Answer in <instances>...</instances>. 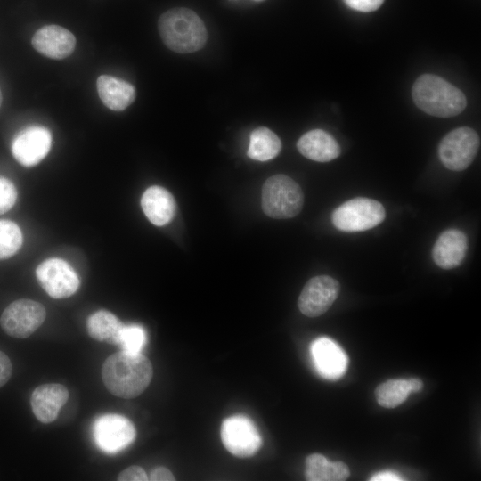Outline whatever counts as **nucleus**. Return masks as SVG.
Returning a JSON list of instances; mask_svg holds the SVG:
<instances>
[{
    "label": "nucleus",
    "mask_w": 481,
    "mask_h": 481,
    "mask_svg": "<svg viewBox=\"0 0 481 481\" xmlns=\"http://www.w3.org/2000/svg\"><path fill=\"white\" fill-rule=\"evenodd\" d=\"M152 375V365L146 356L123 350L107 357L102 368V381L108 391L124 399L140 395L148 387Z\"/></svg>",
    "instance_id": "obj_1"
},
{
    "label": "nucleus",
    "mask_w": 481,
    "mask_h": 481,
    "mask_svg": "<svg viewBox=\"0 0 481 481\" xmlns=\"http://www.w3.org/2000/svg\"><path fill=\"white\" fill-rule=\"evenodd\" d=\"M159 36L165 45L179 53L201 49L208 38L202 20L191 9L177 7L162 13L158 20Z\"/></svg>",
    "instance_id": "obj_2"
},
{
    "label": "nucleus",
    "mask_w": 481,
    "mask_h": 481,
    "mask_svg": "<svg viewBox=\"0 0 481 481\" xmlns=\"http://www.w3.org/2000/svg\"><path fill=\"white\" fill-rule=\"evenodd\" d=\"M412 94L420 110L439 118L459 115L467 104L459 88L433 74L420 76L412 86Z\"/></svg>",
    "instance_id": "obj_3"
},
{
    "label": "nucleus",
    "mask_w": 481,
    "mask_h": 481,
    "mask_svg": "<svg viewBox=\"0 0 481 481\" xmlns=\"http://www.w3.org/2000/svg\"><path fill=\"white\" fill-rule=\"evenodd\" d=\"M304 204V194L297 182L285 175H275L262 187V208L275 219H287L299 214Z\"/></svg>",
    "instance_id": "obj_4"
},
{
    "label": "nucleus",
    "mask_w": 481,
    "mask_h": 481,
    "mask_svg": "<svg viewBox=\"0 0 481 481\" xmlns=\"http://www.w3.org/2000/svg\"><path fill=\"white\" fill-rule=\"evenodd\" d=\"M386 212L383 205L369 198L351 199L331 215L333 225L343 232H362L371 229L383 222Z\"/></svg>",
    "instance_id": "obj_5"
},
{
    "label": "nucleus",
    "mask_w": 481,
    "mask_h": 481,
    "mask_svg": "<svg viewBox=\"0 0 481 481\" xmlns=\"http://www.w3.org/2000/svg\"><path fill=\"white\" fill-rule=\"evenodd\" d=\"M480 145L477 133L468 126L452 130L441 140L438 156L442 164L449 170L466 169L477 156Z\"/></svg>",
    "instance_id": "obj_6"
},
{
    "label": "nucleus",
    "mask_w": 481,
    "mask_h": 481,
    "mask_svg": "<svg viewBox=\"0 0 481 481\" xmlns=\"http://www.w3.org/2000/svg\"><path fill=\"white\" fill-rule=\"evenodd\" d=\"M45 316L46 311L41 303L29 298H20L12 302L4 310L0 317V324L9 336L26 338L43 324Z\"/></svg>",
    "instance_id": "obj_7"
},
{
    "label": "nucleus",
    "mask_w": 481,
    "mask_h": 481,
    "mask_svg": "<svg viewBox=\"0 0 481 481\" xmlns=\"http://www.w3.org/2000/svg\"><path fill=\"white\" fill-rule=\"evenodd\" d=\"M93 436L99 449L108 454H115L130 445L135 438L134 424L119 414H104L93 425Z\"/></svg>",
    "instance_id": "obj_8"
},
{
    "label": "nucleus",
    "mask_w": 481,
    "mask_h": 481,
    "mask_svg": "<svg viewBox=\"0 0 481 481\" xmlns=\"http://www.w3.org/2000/svg\"><path fill=\"white\" fill-rule=\"evenodd\" d=\"M225 449L237 457H250L262 445V438L253 421L244 415L226 418L220 428Z\"/></svg>",
    "instance_id": "obj_9"
},
{
    "label": "nucleus",
    "mask_w": 481,
    "mask_h": 481,
    "mask_svg": "<svg viewBox=\"0 0 481 481\" xmlns=\"http://www.w3.org/2000/svg\"><path fill=\"white\" fill-rule=\"evenodd\" d=\"M36 276L42 289L53 298H66L78 289L80 281L69 263L61 258H49L39 264Z\"/></svg>",
    "instance_id": "obj_10"
},
{
    "label": "nucleus",
    "mask_w": 481,
    "mask_h": 481,
    "mask_svg": "<svg viewBox=\"0 0 481 481\" xmlns=\"http://www.w3.org/2000/svg\"><path fill=\"white\" fill-rule=\"evenodd\" d=\"M340 285L328 275L311 278L304 286L298 301L300 312L308 317L324 314L337 299Z\"/></svg>",
    "instance_id": "obj_11"
},
{
    "label": "nucleus",
    "mask_w": 481,
    "mask_h": 481,
    "mask_svg": "<svg viewBox=\"0 0 481 481\" xmlns=\"http://www.w3.org/2000/svg\"><path fill=\"white\" fill-rule=\"evenodd\" d=\"M52 145L50 131L39 126H29L20 131L12 143L15 159L24 167L38 164L48 154Z\"/></svg>",
    "instance_id": "obj_12"
},
{
    "label": "nucleus",
    "mask_w": 481,
    "mask_h": 481,
    "mask_svg": "<svg viewBox=\"0 0 481 481\" xmlns=\"http://www.w3.org/2000/svg\"><path fill=\"white\" fill-rule=\"evenodd\" d=\"M311 356L317 372L327 379L342 377L348 365L344 350L332 339L322 337L311 344Z\"/></svg>",
    "instance_id": "obj_13"
},
{
    "label": "nucleus",
    "mask_w": 481,
    "mask_h": 481,
    "mask_svg": "<svg viewBox=\"0 0 481 481\" xmlns=\"http://www.w3.org/2000/svg\"><path fill=\"white\" fill-rule=\"evenodd\" d=\"M33 47L42 55L61 60L69 56L76 46L75 36L67 29L50 24L36 31L31 39Z\"/></svg>",
    "instance_id": "obj_14"
},
{
    "label": "nucleus",
    "mask_w": 481,
    "mask_h": 481,
    "mask_svg": "<svg viewBox=\"0 0 481 481\" xmlns=\"http://www.w3.org/2000/svg\"><path fill=\"white\" fill-rule=\"evenodd\" d=\"M69 399V391L61 384L50 383L37 387L30 398L31 409L42 423L54 421Z\"/></svg>",
    "instance_id": "obj_15"
},
{
    "label": "nucleus",
    "mask_w": 481,
    "mask_h": 481,
    "mask_svg": "<svg viewBox=\"0 0 481 481\" xmlns=\"http://www.w3.org/2000/svg\"><path fill=\"white\" fill-rule=\"evenodd\" d=\"M468 250V238L458 229H448L437 238L432 257L436 265L443 269H452L464 260Z\"/></svg>",
    "instance_id": "obj_16"
},
{
    "label": "nucleus",
    "mask_w": 481,
    "mask_h": 481,
    "mask_svg": "<svg viewBox=\"0 0 481 481\" xmlns=\"http://www.w3.org/2000/svg\"><path fill=\"white\" fill-rule=\"evenodd\" d=\"M141 207L149 221L157 226L171 222L176 211L173 195L159 185H152L144 191L141 198Z\"/></svg>",
    "instance_id": "obj_17"
},
{
    "label": "nucleus",
    "mask_w": 481,
    "mask_h": 481,
    "mask_svg": "<svg viewBox=\"0 0 481 481\" xmlns=\"http://www.w3.org/2000/svg\"><path fill=\"white\" fill-rule=\"evenodd\" d=\"M297 147L306 158L328 162L340 154V146L335 138L322 129H314L304 134L298 141Z\"/></svg>",
    "instance_id": "obj_18"
},
{
    "label": "nucleus",
    "mask_w": 481,
    "mask_h": 481,
    "mask_svg": "<svg viewBox=\"0 0 481 481\" xmlns=\"http://www.w3.org/2000/svg\"><path fill=\"white\" fill-rule=\"evenodd\" d=\"M102 103L111 110L122 111L135 99V88L128 82L109 75H101L96 81Z\"/></svg>",
    "instance_id": "obj_19"
},
{
    "label": "nucleus",
    "mask_w": 481,
    "mask_h": 481,
    "mask_svg": "<svg viewBox=\"0 0 481 481\" xmlns=\"http://www.w3.org/2000/svg\"><path fill=\"white\" fill-rule=\"evenodd\" d=\"M349 476V469L342 461H330L320 453L306 459L305 477L308 481H343Z\"/></svg>",
    "instance_id": "obj_20"
},
{
    "label": "nucleus",
    "mask_w": 481,
    "mask_h": 481,
    "mask_svg": "<svg viewBox=\"0 0 481 481\" xmlns=\"http://www.w3.org/2000/svg\"><path fill=\"white\" fill-rule=\"evenodd\" d=\"M122 326L114 314L103 309L92 314L86 322L87 332L92 338L114 345H118Z\"/></svg>",
    "instance_id": "obj_21"
},
{
    "label": "nucleus",
    "mask_w": 481,
    "mask_h": 481,
    "mask_svg": "<svg viewBox=\"0 0 481 481\" xmlns=\"http://www.w3.org/2000/svg\"><path fill=\"white\" fill-rule=\"evenodd\" d=\"M281 149V142L271 129L260 126L252 131L249 137L248 156L257 161L275 158Z\"/></svg>",
    "instance_id": "obj_22"
},
{
    "label": "nucleus",
    "mask_w": 481,
    "mask_h": 481,
    "mask_svg": "<svg viewBox=\"0 0 481 481\" xmlns=\"http://www.w3.org/2000/svg\"><path fill=\"white\" fill-rule=\"evenodd\" d=\"M412 393L408 379H389L375 389L378 404L385 408H395Z\"/></svg>",
    "instance_id": "obj_23"
},
{
    "label": "nucleus",
    "mask_w": 481,
    "mask_h": 481,
    "mask_svg": "<svg viewBox=\"0 0 481 481\" xmlns=\"http://www.w3.org/2000/svg\"><path fill=\"white\" fill-rule=\"evenodd\" d=\"M22 240V232L18 224L10 220H0V260L15 255Z\"/></svg>",
    "instance_id": "obj_24"
},
{
    "label": "nucleus",
    "mask_w": 481,
    "mask_h": 481,
    "mask_svg": "<svg viewBox=\"0 0 481 481\" xmlns=\"http://www.w3.org/2000/svg\"><path fill=\"white\" fill-rule=\"evenodd\" d=\"M146 340V331L141 325H123L119 332L118 345L123 351L138 354L141 353Z\"/></svg>",
    "instance_id": "obj_25"
},
{
    "label": "nucleus",
    "mask_w": 481,
    "mask_h": 481,
    "mask_svg": "<svg viewBox=\"0 0 481 481\" xmlns=\"http://www.w3.org/2000/svg\"><path fill=\"white\" fill-rule=\"evenodd\" d=\"M17 190L9 179L0 177V215L9 211L17 200Z\"/></svg>",
    "instance_id": "obj_26"
},
{
    "label": "nucleus",
    "mask_w": 481,
    "mask_h": 481,
    "mask_svg": "<svg viewBox=\"0 0 481 481\" xmlns=\"http://www.w3.org/2000/svg\"><path fill=\"white\" fill-rule=\"evenodd\" d=\"M351 9L358 12H373L379 9L385 0H343Z\"/></svg>",
    "instance_id": "obj_27"
},
{
    "label": "nucleus",
    "mask_w": 481,
    "mask_h": 481,
    "mask_svg": "<svg viewBox=\"0 0 481 481\" xmlns=\"http://www.w3.org/2000/svg\"><path fill=\"white\" fill-rule=\"evenodd\" d=\"M118 480L119 481H146L149 479H148V476L146 475L143 468L134 465L122 470L118 476Z\"/></svg>",
    "instance_id": "obj_28"
},
{
    "label": "nucleus",
    "mask_w": 481,
    "mask_h": 481,
    "mask_svg": "<svg viewBox=\"0 0 481 481\" xmlns=\"http://www.w3.org/2000/svg\"><path fill=\"white\" fill-rule=\"evenodd\" d=\"M12 375V363L9 357L0 351V387L5 385Z\"/></svg>",
    "instance_id": "obj_29"
},
{
    "label": "nucleus",
    "mask_w": 481,
    "mask_h": 481,
    "mask_svg": "<svg viewBox=\"0 0 481 481\" xmlns=\"http://www.w3.org/2000/svg\"><path fill=\"white\" fill-rule=\"evenodd\" d=\"M148 479L151 481H174L175 478L168 469L157 467L151 470Z\"/></svg>",
    "instance_id": "obj_30"
},
{
    "label": "nucleus",
    "mask_w": 481,
    "mask_h": 481,
    "mask_svg": "<svg viewBox=\"0 0 481 481\" xmlns=\"http://www.w3.org/2000/svg\"><path fill=\"white\" fill-rule=\"evenodd\" d=\"M370 480L371 481H398L403 480L400 476L392 471H381L373 475Z\"/></svg>",
    "instance_id": "obj_31"
},
{
    "label": "nucleus",
    "mask_w": 481,
    "mask_h": 481,
    "mask_svg": "<svg viewBox=\"0 0 481 481\" xmlns=\"http://www.w3.org/2000/svg\"><path fill=\"white\" fill-rule=\"evenodd\" d=\"M408 382L412 392H419L423 387V382L420 379L412 378L408 379Z\"/></svg>",
    "instance_id": "obj_32"
},
{
    "label": "nucleus",
    "mask_w": 481,
    "mask_h": 481,
    "mask_svg": "<svg viewBox=\"0 0 481 481\" xmlns=\"http://www.w3.org/2000/svg\"><path fill=\"white\" fill-rule=\"evenodd\" d=\"M2 101H3V96H2V92H1V89H0V107H1V104H2Z\"/></svg>",
    "instance_id": "obj_33"
},
{
    "label": "nucleus",
    "mask_w": 481,
    "mask_h": 481,
    "mask_svg": "<svg viewBox=\"0 0 481 481\" xmlns=\"http://www.w3.org/2000/svg\"><path fill=\"white\" fill-rule=\"evenodd\" d=\"M256 1H262V0H256Z\"/></svg>",
    "instance_id": "obj_34"
}]
</instances>
